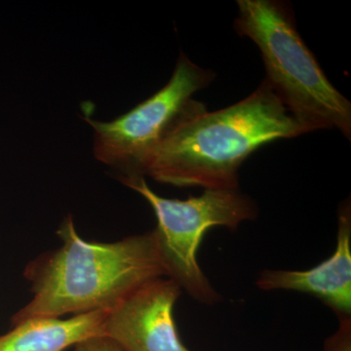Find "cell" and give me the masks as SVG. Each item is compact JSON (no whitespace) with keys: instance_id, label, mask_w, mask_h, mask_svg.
I'll list each match as a JSON object with an SVG mask.
<instances>
[{"instance_id":"6da1fadb","label":"cell","mask_w":351,"mask_h":351,"mask_svg":"<svg viewBox=\"0 0 351 351\" xmlns=\"http://www.w3.org/2000/svg\"><path fill=\"white\" fill-rule=\"evenodd\" d=\"M58 235L61 248L25 269L34 298L13 316L12 325L108 311L145 283L167 277L154 230L112 243L85 241L68 216Z\"/></svg>"},{"instance_id":"7a4b0ae2","label":"cell","mask_w":351,"mask_h":351,"mask_svg":"<svg viewBox=\"0 0 351 351\" xmlns=\"http://www.w3.org/2000/svg\"><path fill=\"white\" fill-rule=\"evenodd\" d=\"M304 131L265 80L243 100L182 122L170 132L145 176L178 188L239 189V170L263 145Z\"/></svg>"},{"instance_id":"3957f363","label":"cell","mask_w":351,"mask_h":351,"mask_svg":"<svg viewBox=\"0 0 351 351\" xmlns=\"http://www.w3.org/2000/svg\"><path fill=\"white\" fill-rule=\"evenodd\" d=\"M234 29L260 50L265 80L304 133L338 130L351 138V103L328 80L302 40L290 5L239 0Z\"/></svg>"},{"instance_id":"277c9868","label":"cell","mask_w":351,"mask_h":351,"mask_svg":"<svg viewBox=\"0 0 351 351\" xmlns=\"http://www.w3.org/2000/svg\"><path fill=\"white\" fill-rule=\"evenodd\" d=\"M151 205L157 219L154 230L166 276L196 302L215 304L221 301L205 276L198 251L205 233L215 226L235 230L244 221L257 218L255 201L237 189H204L199 196L170 199L156 195L145 178L121 181Z\"/></svg>"},{"instance_id":"5b68a950","label":"cell","mask_w":351,"mask_h":351,"mask_svg":"<svg viewBox=\"0 0 351 351\" xmlns=\"http://www.w3.org/2000/svg\"><path fill=\"white\" fill-rule=\"evenodd\" d=\"M215 77L214 71L201 68L181 53L169 82L147 100L110 121L85 117L93 128L97 160L112 168L120 182L145 178L154 152L170 132L208 110L195 95Z\"/></svg>"},{"instance_id":"8992f818","label":"cell","mask_w":351,"mask_h":351,"mask_svg":"<svg viewBox=\"0 0 351 351\" xmlns=\"http://www.w3.org/2000/svg\"><path fill=\"white\" fill-rule=\"evenodd\" d=\"M182 289L168 277L145 283L108 309L104 336L125 351H191L174 318Z\"/></svg>"},{"instance_id":"52a82bcc","label":"cell","mask_w":351,"mask_h":351,"mask_svg":"<svg viewBox=\"0 0 351 351\" xmlns=\"http://www.w3.org/2000/svg\"><path fill=\"white\" fill-rule=\"evenodd\" d=\"M256 285L263 291H295L317 298L339 318L351 317V205L341 203L336 250L331 257L306 270L265 269Z\"/></svg>"},{"instance_id":"ba28073f","label":"cell","mask_w":351,"mask_h":351,"mask_svg":"<svg viewBox=\"0 0 351 351\" xmlns=\"http://www.w3.org/2000/svg\"><path fill=\"white\" fill-rule=\"evenodd\" d=\"M108 311L78 314L69 319L34 318L13 325L0 336V351H64L83 339L104 336Z\"/></svg>"},{"instance_id":"9c48e42d","label":"cell","mask_w":351,"mask_h":351,"mask_svg":"<svg viewBox=\"0 0 351 351\" xmlns=\"http://www.w3.org/2000/svg\"><path fill=\"white\" fill-rule=\"evenodd\" d=\"M339 319L338 330L325 341L324 351H351V317Z\"/></svg>"},{"instance_id":"30bf717a","label":"cell","mask_w":351,"mask_h":351,"mask_svg":"<svg viewBox=\"0 0 351 351\" xmlns=\"http://www.w3.org/2000/svg\"><path fill=\"white\" fill-rule=\"evenodd\" d=\"M75 351H125L105 336L91 337L75 346Z\"/></svg>"}]
</instances>
